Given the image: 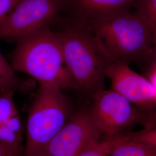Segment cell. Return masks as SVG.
<instances>
[{"instance_id":"12","label":"cell","mask_w":156,"mask_h":156,"mask_svg":"<svg viewBox=\"0 0 156 156\" xmlns=\"http://www.w3.org/2000/svg\"><path fill=\"white\" fill-rule=\"evenodd\" d=\"M22 134L13 131L5 124H0V144L12 156H22Z\"/></svg>"},{"instance_id":"2","label":"cell","mask_w":156,"mask_h":156,"mask_svg":"<svg viewBox=\"0 0 156 156\" xmlns=\"http://www.w3.org/2000/svg\"><path fill=\"white\" fill-rule=\"evenodd\" d=\"M15 39L16 46L12 57L13 70L28 74L40 86L73 89L57 32L46 26Z\"/></svg>"},{"instance_id":"19","label":"cell","mask_w":156,"mask_h":156,"mask_svg":"<svg viewBox=\"0 0 156 156\" xmlns=\"http://www.w3.org/2000/svg\"><path fill=\"white\" fill-rule=\"evenodd\" d=\"M2 124H5L7 127L10 128L13 131L22 134V124L19 113L8 118Z\"/></svg>"},{"instance_id":"9","label":"cell","mask_w":156,"mask_h":156,"mask_svg":"<svg viewBox=\"0 0 156 156\" xmlns=\"http://www.w3.org/2000/svg\"><path fill=\"white\" fill-rule=\"evenodd\" d=\"M136 0H71L76 17L87 20L118 12L129 11Z\"/></svg>"},{"instance_id":"4","label":"cell","mask_w":156,"mask_h":156,"mask_svg":"<svg viewBox=\"0 0 156 156\" xmlns=\"http://www.w3.org/2000/svg\"><path fill=\"white\" fill-rule=\"evenodd\" d=\"M62 90L40 86L28 114L24 156H38L71 116L69 104Z\"/></svg>"},{"instance_id":"18","label":"cell","mask_w":156,"mask_h":156,"mask_svg":"<svg viewBox=\"0 0 156 156\" xmlns=\"http://www.w3.org/2000/svg\"><path fill=\"white\" fill-rule=\"evenodd\" d=\"M19 0H0V24L16 5Z\"/></svg>"},{"instance_id":"8","label":"cell","mask_w":156,"mask_h":156,"mask_svg":"<svg viewBox=\"0 0 156 156\" xmlns=\"http://www.w3.org/2000/svg\"><path fill=\"white\" fill-rule=\"evenodd\" d=\"M112 89L123 95L142 111L156 108V90L151 81L135 73L126 62L113 60L106 70Z\"/></svg>"},{"instance_id":"22","label":"cell","mask_w":156,"mask_h":156,"mask_svg":"<svg viewBox=\"0 0 156 156\" xmlns=\"http://www.w3.org/2000/svg\"><path fill=\"white\" fill-rule=\"evenodd\" d=\"M0 156H12L6 151L4 147L0 144Z\"/></svg>"},{"instance_id":"16","label":"cell","mask_w":156,"mask_h":156,"mask_svg":"<svg viewBox=\"0 0 156 156\" xmlns=\"http://www.w3.org/2000/svg\"><path fill=\"white\" fill-rule=\"evenodd\" d=\"M113 136L90 145L78 156H109Z\"/></svg>"},{"instance_id":"13","label":"cell","mask_w":156,"mask_h":156,"mask_svg":"<svg viewBox=\"0 0 156 156\" xmlns=\"http://www.w3.org/2000/svg\"><path fill=\"white\" fill-rule=\"evenodd\" d=\"M134 6L152 33H156V0H136Z\"/></svg>"},{"instance_id":"10","label":"cell","mask_w":156,"mask_h":156,"mask_svg":"<svg viewBox=\"0 0 156 156\" xmlns=\"http://www.w3.org/2000/svg\"><path fill=\"white\" fill-rule=\"evenodd\" d=\"M109 156H156V151L144 144L126 140L121 133L113 136Z\"/></svg>"},{"instance_id":"6","label":"cell","mask_w":156,"mask_h":156,"mask_svg":"<svg viewBox=\"0 0 156 156\" xmlns=\"http://www.w3.org/2000/svg\"><path fill=\"white\" fill-rule=\"evenodd\" d=\"M101 134L90 110L79 111L71 116L38 156H79L90 145L99 141Z\"/></svg>"},{"instance_id":"14","label":"cell","mask_w":156,"mask_h":156,"mask_svg":"<svg viewBox=\"0 0 156 156\" xmlns=\"http://www.w3.org/2000/svg\"><path fill=\"white\" fill-rule=\"evenodd\" d=\"M15 91L1 90L0 93V124L6 119L18 113L13 102Z\"/></svg>"},{"instance_id":"15","label":"cell","mask_w":156,"mask_h":156,"mask_svg":"<svg viewBox=\"0 0 156 156\" xmlns=\"http://www.w3.org/2000/svg\"><path fill=\"white\" fill-rule=\"evenodd\" d=\"M122 135L126 140L144 144L156 151V127L144 128L136 132L122 133Z\"/></svg>"},{"instance_id":"20","label":"cell","mask_w":156,"mask_h":156,"mask_svg":"<svg viewBox=\"0 0 156 156\" xmlns=\"http://www.w3.org/2000/svg\"><path fill=\"white\" fill-rule=\"evenodd\" d=\"M149 62H151V70L156 69V33L153 34L151 51Z\"/></svg>"},{"instance_id":"5","label":"cell","mask_w":156,"mask_h":156,"mask_svg":"<svg viewBox=\"0 0 156 156\" xmlns=\"http://www.w3.org/2000/svg\"><path fill=\"white\" fill-rule=\"evenodd\" d=\"M93 105L90 109L92 119L101 134L111 137L139 124L140 110L113 89H104L91 97Z\"/></svg>"},{"instance_id":"1","label":"cell","mask_w":156,"mask_h":156,"mask_svg":"<svg viewBox=\"0 0 156 156\" xmlns=\"http://www.w3.org/2000/svg\"><path fill=\"white\" fill-rule=\"evenodd\" d=\"M57 33L73 89L91 97L104 89L106 70L113 59L86 23L76 17Z\"/></svg>"},{"instance_id":"3","label":"cell","mask_w":156,"mask_h":156,"mask_svg":"<svg viewBox=\"0 0 156 156\" xmlns=\"http://www.w3.org/2000/svg\"><path fill=\"white\" fill-rule=\"evenodd\" d=\"M82 20L113 60L128 64L149 61L153 33L136 13L118 12Z\"/></svg>"},{"instance_id":"17","label":"cell","mask_w":156,"mask_h":156,"mask_svg":"<svg viewBox=\"0 0 156 156\" xmlns=\"http://www.w3.org/2000/svg\"><path fill=\"white\" fill-rule=\"evenodd\" d=\"M140 124L142 125L145 128L156 127V110L149 111H141Z\"/></svg>"},{"instance_id":"7","label":"cell","mask_w":156,"mask_h":156,"mask_svg":"<svg viewBox=\"0 0 156 156\" xmlns=\"http://www.w3.org/2000/svg\"><path fill=\"white\" fill-rule=\"evenodd\" d=\"M62 0H19L0 24V39H16L49 26L57 16Z\"/></svg>"},{"instance_id":"11","label":"cell","mask_w":156,"mask_h":156,"mask_svg":"<svg viewBox=\"0 0 156 156\" xmlns=\"http://www.w3.org/2000/svg\"><path fill=\"white\" fill-rule=\"evenodd\" d=\"M31 85L22 80L15 74L13 69L0 53V90L25 91Z\"/></svg>"},{"instance_id":"21","label":"cell","mask_w":156,"mask_h":156,"mask_svg":"<svg viewBox=\"0 0 156 156\" xmlns=\"http://www.w3.org/2000/svg\"><path fill=\"white\" fill-rule=\"evenodd\" d=\"M154 87H155L156 90V69H153L151 70V73H150V78L149 79Z\"/></svg>"}]
</instances>
